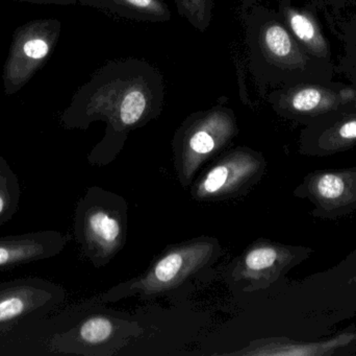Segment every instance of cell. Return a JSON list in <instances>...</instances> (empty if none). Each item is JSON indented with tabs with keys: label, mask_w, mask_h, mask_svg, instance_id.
I'll return each instance as SVG.
<instances>
[{
	"label": "cell",
	"mask_w": 356,
	"mask_h": 356,
	"mask_svg": "<svg viewBox=\"0 0 356 356\" xmlns=\"http://www.w3.org/2000/svg\"><path fill=\"white\" fill-rule=\"evenodd\" d=\"M20 199L18 176L10 163L0 156V226L6 225L18 212Z\"/></svg>",
	"instance_id": "obj_19"
},
{
	"label": "cell",
	"mask_w": 356,
	"mask_h": 356,
	"mask_svg": "<svg viewBox=\"0 0 356 356\" xmlns=\"http://www.w3.org/2000/svg\"><path fill=\"white\" fill-rule=\"evenodd\" d=\"M60 33L56 19H38L15 31L10 52L3 67L4 92L20 91L54 52Z\"/></svg>",
	"instance_id": "obj_7"
},
{
	"label": "cell",
	"mask_w": 356,
	"mask_h": 356,
	"mask_svg": "<svg viewBox=\"0 0 356 356\" xmlns=\"http://www.w3.org/2000/svg\"><path fill=\"white\" fill-rule=\"evenodd\" d=\"M318 10L313 6L298 8L282 1L280 17L294 39L301 47L315 58L326 62L336 63L332 44L324 33L317 16Z\"/></svg>",
	"instance_id": "obj_16"
},
{
	"label": "cell",
	"mask_w": 356,
	"mask_h": 356,
	"mask_svg": "<svg viewBox=\"0 0 356 356\" xmlns=\"http://www.w3.org/2000/svg\"><path fill=\"white\" fill-rule=\"evenodd\" d=\"M220 255L219 240L211 238H194L168 247L143 275L119 284L104 294L102 300L116 301L133 295L149 297L173 290L213 265Z\"/></svg>",
	"instance_id": "obj_3"
},
{
	"label": "cell",
	"mask_w": 356,
	"mask_h": 356,
	"mask_svg": "<svg viewBox=\"0 0 356 356\" xmlns=\"http://www.w3.org/2000/svg\"><path fill=\"white\" fill-rule=\"evenodd\" d=\"M309 3L319 12L325 13L328 23L340 18L341 15L356 4V0H309Z\"/></svg>",
	"instance_id": "obj_21"
},
{
	"label": "cell",
	"mask_w": 356,
	"mask_h": 356,
	"mask_svg": "<svg viewBox=\"0 0 356 356\" xmlns=\"http://www.w3.org/2000/svg\"><path fill=\"white\" fill-rule=\"evenodd\" d=\"M267 162L251 148H234L222 155L196 180L192 198L200 202L228 200L247 194L265 175Z\"/></svg>",
	"instance_id": "obj_6"
},
{
	"label": "cell",
	"mask_w": 356,
	"mask_h": 356,
	"mask_svg": "<svg viewBox=\"0 0 356 356\" xmlns=\"http://www.w3.org/2000/svg\"><path fill=\"white\" fill-rule=\"evenodd\" d=\"M313 253L309 247L259 240L244 251L232 271V277L240 284H246L244 291L264 290L307 261Z\"/></svg>",
	"instance_id": "obj_10"
},
{
	"label": "cell",
	"mask_w": 356,
	"mask_h": 356,
	"mask_svg": "<svg viewBox=\"0 0 356 356\" xmlns=\"http://www.w3.org/2000/svg\"><path fill=\"white\" fill-rule=\"evenodd\" d=\"M161 100L160 77L152 67L119 63L102 69L77 91L62 123L67 129H87L93 121H106L108 133L89 156L91 164L106 165L121 150L129 131L154 118Z\"/></svg>",
	"instance_id": "obj_1"
},
{
	"label": "cell",
	"mask_w": 356,
	"mask_h": 356,
	"mask_svg": "<svg viewBox=\"0 0 356 356\" xmlns=\"http://www.w3.org/2000/svg\"><path fill=\"white\" fill-rule=\"evenodd\" d=\"M330 25L342 45V54L336 64L337 73L344 75L356 89V8L350 16Z\"/></svg>",
	"instance_id": "obj_17"
},
{
	"label": "cell",
	"mask_w": 356,
	"mask_h": 356,
	"mask_svg": "<svg viewBox=\"0 0 356 356\" xmlns=\"http://www.w3.org/2000/svg\"><path fill=\"white\" fill-rule=\"evenodd\" d=\"M14 1L29 2V3L37 4H60V6H67V4H74L77 1L85 4L86 0H14Z\"/></svg>",
	"instance_id": "obj_23"
},
{
	"label": "cell",
	"mask_w": 356,
	"mask_h": 356,
	"mask_svg": "<svg viewBox=\"0 0 356 356\" xmlns=\"http://www.w3.org/2000/svg\"><path fill=\"white\" fill-rule=\"evenodd\" d=\"M213 0H177L182 15L197 29L204 31L211 21Z\"/></svg>",
	"instance_id": "obj_20"
},
{
	"label": "cell",
	"mask_w": 356,
	"mask_h": 356,
	"mask_svg": "<svg viewBox=\"0 0 356 356\" xmlns=\"http://www.w3.org/2000/svg\"><path fill=\"white\" fill-rule=\"evenodd\" d=\"M259 39L272 83L280 88L336 82V63L320 60L305 52L291 35L280 15H269L265 19Z\"/></svg>",
	"instance_id": "obj_4"
},
{
	"label": "cell",
	"mask_w": 356,
	"mask_h": 356,
	"mask_svg": "<svg viewBox=\"0 0 356 356\" xmlns=\"http://www.w3.org/2000/svg\"><path fill=\"white\" fill-rule=\"evenodd\" d=\"M337 269H340L342 273L347 274L349 284H356V250L350 253Z\"/></svg>",
	"instance_id": "obj_22"
},
{
	"label": "cell",
	"mask_w": 356,
	"mask_h": 356,
	"mask_svg": "<svg viewBox=\"0 0 356 356\" xmlns=\"http://www.w3.org/2000/svg\"><path fill=\"white\" fill-rule=\"evenodd\" d=\"M64 298L60 286L43 278H20L0 284V332L42 319Z\"/></svg>",
	"instance_id": "obj_9"
},
{
	"label": "cell",
	"mask_w": 356,
	"mask_h": 356,
	"mask_svg": "<svg viewBox=\"0 0 356 356\" xmlns=\"http://www.w3.org/2000/svg\"><path fill=\"white\" fill-rule=\"evenodd\" d=\"M238 355L267 356H350L356 355V324L330 338L313 342L286 338L267 339L253 343Z\"/></svg>",
	"instance_id": "obj_15"
},
{
	"label": "cell",
	"mask_w": 356,
	"mask_h": 356,
	"mask_svg": "<svg viewBox=\"0 0 356 356\" xmlns=\"http://www.w3.org/2000/svg\"><path fill=\"white\" fill-rule=\"evenodd\" d=\"M236 134V118L227 109H215L190 117L177 130L172 144L180 184L190 186L202 164L227 148Z\"/></svg>",
	"instance_id": "obj_5"
},
{
	"label": "cell",
	"mask_w": 356,
	"mask_h": 356,
	"mask_svg": "<svg viewBox=\"0 0 356 356\" xmlns=\"http://www.w3.org/2000/svg\"><path fill=\"white\" fill-rule=\"evenodd\" d=\"M293 194L313 204L314 217L337 221L348 217L356 210V167L312 171Z\"/></svg>",
	"instance_id": "obj_11"
},
{
	"label": "cell",
	"mask_w": 356,
	"mask_h": 356,
	"mask_svg": "<svg viewBox=\"0 0 356 356\" xmlns=\"http://www.w3.org/2000/svg\"><path fill=\"white\" fill-rule=\"evenodd\" d=\"M127 202L99 187H91L75 209L74 235L85 256L99 268L108 265L127 242Z\"/></svg>",
	"instance_id": "obj_2"
},
{
	"label": "cell",
	"mask_w": 356,
	"mask_h": 356,
	"mask_svg": "<svg viewBox=\"0 0 356 356\" xmlns=\"http://www.w3.org/2000/svg\"><path fill=\"white\" fill-rule=\"evenodd\" d=\"M270 102L280 116L307 125L330 113L355 108L356 89L337 81L300 84L276 90Z\"/></svg>",
	"instance_id": "obj_8"
},
{
	"label": "cell",
	"mask_w": 356,
	"mask_h": 356,
	"mask_svg": "<svg viewBox=\"0 0 356 356\" xmlns=\"http://www.w3.org/2000/svg\"><path fill=\"white\" fill-rule=\"evenodd\" d=\"M120 339V323L104 315L83 318L74 327L56 332L50 339L49 347L58 353L94 355L112 346Z\"/></svg>",
	"instance_id": "obj_13"
},
{
	"label": "cell",
	"mask_w": 356,
	"mask_h": 356,
	"mask_svg": "<svg viewBox=\"0 0 356 356\" xmlns=\"http://www.w3.org/2000/svg\"><path fill=\"white\" fill-rule=\"evenodd\" d=\"M68 238L56 230L0 236V271L58 256Z\"/></svg>",
	"instance_id": "obj_14"
},
{
	"label": "cell",
	"mask_w": 356,
	"mask_h": 356,
	"mask_svg": "<svg viewBox=\"0 0 356 356\" xmlns=\"http://www.w3.org/2000/svg\"><path fill=\"white\" fill-rule=\"evenodd\" d=\"M85 4L108 8L129 18L164 20L170 17L163 0H86Z\"/></svg>",
	"instance_id": "obj_18"
},
{
	"label": "cell",
	"mask_w": 356,
	"mask_h": 356,
	"mask_svg": "<svg viewBox=\"0 0 356 356\" xmlns=\"http://www.w3.org/2000/svg\"><path fill=\"white\" fill-rule=\"evenodd\" d=\"M356 146V107L325 115L305 125L298 150L303 156L328 157Z\"/></svg>",
	"instance_id": "obj_12"
}]
</instances>
